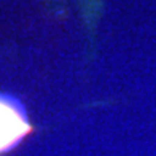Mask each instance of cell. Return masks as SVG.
I'll return each instance as SVG.
<instances>
[{
  "instance_id": "cell-1",
  "label": "cell",
  "mask_w": 156,
  "mask_h": 156,
  "mask_svg": "<svg viewBox=\"0 0 156 156\" xmlns=\"http://www.w3.org/2000/svg\"><path fill=\"white\" fill-rule=\"evenodd\" d=\"M32 132L24 107L16 99L0 94V156L10 153Z\"/></svg>"
}]
</instances>
